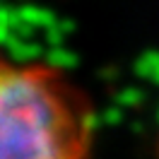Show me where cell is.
<instances>
[{
	"mask_svg": "<svg viewBox=\"0 0 159 159\" xmlns=\"http://www.w3.org/2000/svg\"><path fill=\"white\" fill-rule=\"evenodd\" d=\"M94 111L58 68L0 53V159H92Z\"/></svg>",
	"mask_w": 159,
	"mask_h": 159,
	"instance_id": "cell-1",
	"label": "cell"
}]
</instances>
